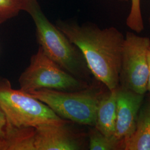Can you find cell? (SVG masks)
<instances>
[{
	"label": "cell",
	"instance_id": "ac0fdd59",
	"mask_svg": "<svg viewBox=\"0 0 150 150\" xmlns=\"http://www.w3.org/2000/svg\"><path fill=\"white\" fill-rule=\"evenodd\" d=\"M149 23H150V18H149Z\"/></svg>",
	"mask_w": 150,
	"mask_h": 150
},
{
	"label": "cell",
	"instance_id": "9a60e30c",
	"mask_svg": "<svg viewBox=\"0 0 150 150\" xmlns=\"http://www.w3.org/2000/svg\"><path fill=\"white\" fill-rule=\"evenodd\" d=\"M10 143L8 139H0V150H9Z\"/></svg>",
	"mask_w": 150,
	"mask_h": 150
},
{
	"label": "cell",
	"instance_id": "e0dca14e",
	"mask_svg": "<svg viewBox=\"0 0 150 150\" xmlns=\"http://www.w3.org/2000/svg\"><path fill=\"white\" fill-rule=\"evenodd\" d=\"M118 1H122V2H127V1H128L129 0H118Z\"/></svg>",
	"mask_w": 150,
	"mask_h": 150
},
{
	"label": "cell",
	"instance_id": "ba28073f",
	"mask_svg": "<svg viewBox=\"0 0 150 150\" xmlns=\"http://www.w3.org/2000/svg\"><path fill=\"white\" fill-rule=\"evenodd\" d=\"M144 97L122 86L117 87L115 136L123 145L134 132Z\"/></svg>",
	"mask_w": 150,
	"mask_h": 150
},
{
	"label": "cell",
	"instance_id": "7a4b0ae2",
	"mask_svg": "<svg viewBox=\"0 0 150 150\" xmlns=\"http://www.w3.org/2000/svg\"><path fill=\"white\" fill-rule=\"evenodd\" d=\"M23 10L35 22L38 42L43 52L70 74L83 80L87 79L91 72L80 50L48 20L38 1L23 0Z\"/></svg>",
	"mask_w": 150,
	"mask_h": 150
},
{
	"label": "cell",
	"instance_id": "5bb4252c",
	"mask_svg": "<svg viewBox=\"0 0 150 150\" xmlns=\"http://www.w3.org/2000/svg\"><path fill=\"white\" fill-rule=\"evenodd\" d=\"M10 123L0 108V139H6Z\"/></svg>",
	"mask_w": 150,
	"mask_h": 150
},
{
	"label": "cell",
	"instance_id": "5b68a950",
	"mask_svg": "<svg viewBox=\"0 0 150 150\" xmlns=\"http://www.w3.org/2000/svg\"><path fill=\"white\" fill-rule=\"evenodd\" d=\"M20 90L26 93L41 89L73 92L89 86L86 81L77 78L62 69L39 47L30 64L20 75Z\"/></svg>",
	"mask_w": 150,
	"mask_h": 150
},
{
	"label": "cell",
	"instance_id": "8992f818",
	"mask_svg": "<svg viewBox=\"0 0 150 150\" xmlns=\"http://www.w3.org/2000/svg\"><path fill=\"white\" fill-rule=\"evenodd\" d=\"M150 39L127 32L123 43L120 82L121 86L145 95L147 91L149 66L147 51Z\"/></svg>",
	"mask_w": 150,
	"mask_h": 150
},
{
	"label": "cell",
	"instance_id": "8fae6325",
	"mask_svg": "<svg viewBox=\"0 0 150 150\" xmlns=\"http://www.w3.org/2000/svg\"><path fill=\"white\" fill-rule=\"evenodd\" d=\"M89 149L90 150H117L123 149V143L115 136H107L95 127L90 131Z\"/></svg>",
	"mask_w": 150,
	"mask_h": 150
},
{
	"label": "cell",
	"instance_id": "277c9868",
	"mask_svg": "<svg viewBox=\"0 0 150 150\" xmlns=\"http://www.w3.org/2000/svg\"><path fill=\"white\" fill-rule=\"evenodd\" d=\"M0 108L8 122L18 128H35L44 123L64 121L38 99L21 90H15L5 78L0 77Z\"/></svg>",
	"mask_w": 150,
	"mask_h": 150
},
{
	"label": "cell",
	"instance_id": "2e32d148",
	"mask_svg": "<svg viewBox=\"0 0 150 150\" xmlns=\"http://www.w3.org/2000/svg\"><path fill=\"white\" fill-rule=\"evenodd\" d=\"M147 63L149 66V80H148V84H147V91L150 92V46L149 47L147 51Z\"/></svg>",
	"mask_w": 150,
	"mask_h": 150
},
{
	"label": "cell",
	"instance_id": "3957f363",
	"mask_svg": "<svg viewBox=\"0 0 150 150\" xmlns=\"http://www.w3.org/2000/svg\"><path fill=\"white\" fill-rule=\"evenodd\" d=\"M27 93L47 105L60 118L93 127L103 95L98 88L90 86L73 92L41 89Z\"/></svg>",
	"mask_w": 150,
	"mask_h": 150
},
{
	"label": "cell",
	"instance_id": "52a82bcc",
	"mask_svg": "<svg viewBox=\"0 0 150 150\" xmlns=\"http://www.w3.org/2000/svg\"><path fill=\"white\" fill-rule=\"evenodd\" d=\"M70 121L44 123L34 128L35 150H80L83 149L82 135L72 129Z\"/></svg>",
	"mask_w": 150,
	"mask_h": 150
},
{
	"label": "cell",
	"instance_id": "9c48e42d",
	"mask_svg": "<svg viewBox=\"0 0 150 150\" xmlns=\"http://www.w3.org/2000/svg\"><path fill=\"white\" fill-rule=\"evenodd\" d=\"M117 87L103 94L97 111L95 127L107 136H115Z\"/></svg>",
	"mask_w": 150,
	"mask_h": 150
},
{
	"label": "cell",
	"instance_id": "7c38bea8",
	"mask_svg": "<svg viewBox=\"0 0 150 150\" xmlns=\"http://www.w3.org/2000/svg\"><path fill=\"white\" fill-rule=\"evenodd\" d=\"M128 27L137 33L142 32L144 29L143 18L141 8V0H131V6L129 15L126 19Z\"/></svg>",
	"mask_w": 150,
	"mask_h": 150
},
{
	"label": "cell",
	"instance_id": "6da1fadb",
	"mask_svg": "<svg viewBox=\"0 0 150 150\" xmlns=\"http://www.w3.org/2000/svg\"><path fill=\"white\" fill-rule=\"evenodd\" d=\"M56 27L83 54L91 74L108 90L120 82L125 36L116 28L101 29L92 25L59 21Z\"/></svg>",
	"mask_w": 150,
	"mask_h": 150
},
{
	"label": "cell",
	"instance_id": "30bf717a",
	"mask_svg": "<svg viewBox=\"0 0 150 150\" xmlns=\"http://www.w3.org/2000/svg\"><path fill=\"white\" fill-rule=\"evenodd\" d=\"M123 150H150V101L141 107L134 132L124 142Z\"/></svg>",
	"mask_w": 150,
	"mask_h": 150
},
{
	"label": "cell",
	"instance_id": "4fadbf2b",
	"mask_svg": "<svg viewBox=\"0 0 150 150\" xmlns=\"http://www.w3.org/2000/svg\"><path fill=\"white\" fill-rule=\"evenodd\" d=\"M23 0H0V23L17 16L23 10Z\"/></svg>",
	"mask_w": 150,
	"mask_h": 150
}]
</instances>
